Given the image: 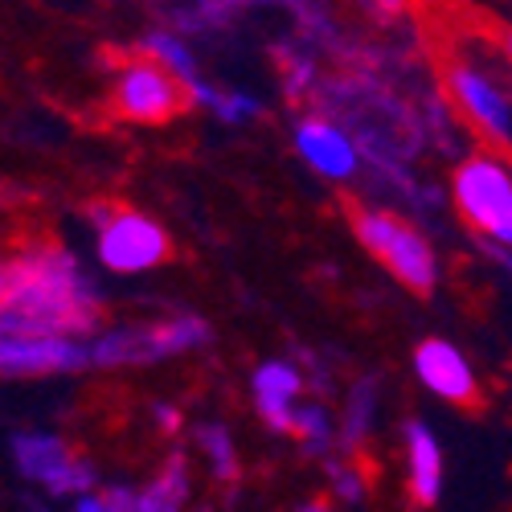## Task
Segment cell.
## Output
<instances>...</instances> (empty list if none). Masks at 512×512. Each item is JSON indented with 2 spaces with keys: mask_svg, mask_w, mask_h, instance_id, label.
Returning <instances> with one entry per match:
<instances>
[{
  "mask_svg": "<svg viewBox=\"0 0 512 512\" xmlns=\"http://www.w3.org/2000/svg\"><path fill=\"white\" fill-rule=\"evenodd\" d=\"M304 512H324V508H304Z\"/></svg>",
  "mask_w": 512,
  "mask_h": 512,
  "instance_id": "e0dca14e",
  "label": "cell"
},
{
  "mask_svg": "<svg viewBox=\"0 0 512 512\" xmlns=\"http://www.w3.org/2000/svg\"><path fill=\"white\" fill-rule=\"evenodd\" d=\"M99 259L119 275H136V271H148L168 259V238L144 213L123 209L99 234Z\"/></svg>",
  "mask_w": 512,
  "mask_h": 512,
  "instance_id": "5b68a950",
  "label": "cell"
},
{
  "mask_svg": "<svg viewBox=\"0 0 512 512\" xmlns=\"http://www.w3.org/2000/svg\"><path fill=\"white\" fill-rule=\"evenodd\" d=\"M353 230L361 238V246L373 259L386 267L394 279H402L410 291L431 295L435 291V254L426 246V238L402 222L398 213H381V209H357L353 213Z\"/></svg>",
  "mask_w": 512,
  "mask_h": 512,
  "instance_id": "7a4b0ae2",
  "label": "cell"
},
{
  "mask_svg": "<svg viewBox=\"0 0 512 512\" xmlns=\"http://www.w3.org/2000/svg\"><path fill=\"white\" fill-rule=\"evenodd\" d=\"M295 390H300V373H295L291 365H283V361H267L259 373H254V402H259L263 418L271 426H279V431L295 426V418H291Z\"/></svg>",
  "mask_w": 512,
  "mask_h": 512,
  "instance_id": "8fae6325",
  "label": "cell"
},
{
  "mask_svg": "<svg viewBox=\"0 0 512 512\" xmlns=\"http://www.w3.org/2000/svg\"><path fill=\"white\" fill-rule=\"evenodd\" d=\"M447 87H451L459 111L484 132V140H492L496 148H512V103L504 99V91L488 74H480L472 66H451Z\"/></svg>",
  "mask_w": 512,
  "mask_h": 512,
  "instance_id": "8992f818",
  "label": "cell"
},
{
  "mask_svg": "<svg viewBox=\"0 0 512 512\" xmlns=\"http://www.w3.org/2000/svg\"><path fill=\"white\" fill-rule=\"evenodd\" d=\"M17 459L25 467V476L33 480H46L50 488H74L70 480L82 476V472H70V459H66V447L58 439H46V435H29L17 443Z\"/></svg>",
  "mask_w": 512,
  "mask_h": 512,
  "instance_id": "7c38bea8",
  "label": "cell"
},
{
  "mask_svg": "<svg viewBox=\"0 0 512 512\" xmlns=\"http://www.w3.org/2000/svg\"><path fill=\"white\" fill-rule=\"evenodd\" d=\"M91 324L82 308V283L62 259V250H50L46 259H25L5 271V332L17 336H54V328Z\"/></svg>",
  "mask_w": 512,
  "mask_h": 512,
  "instance_id": "6da1fadb",
  "label": "cell"
},
{
  "mask_svg": "<svg viewBox=\"0 0 512 512\" xmlns=\"http://www.w3.org/2000/svg\"><path fill=\"white\" fill-rule=\"evenodd\" d=\"M455 205L484 234H500L512 222V177L488 156L463 160L455 173Z\"/></svg>",
  "mask_w": 512,
  "mask_h": 512,
  "instance_id": "277c9868",
  "label": "cell"
},
{
  "mask_svg": "<svg viewBox=\"0 0 512 512\" xmlns=\"http://www.w3.org/2000/svg\"><path fill=\"white\" fill-rule=\"evenodd\" d=\"M78 512H107L99 500H78Z\"/></svg>",
  "mask_w": 512,
  "mask_h": 512,
  "instance_id": "5bb4252c",
  "label": "cell"
},
{
  "mask_svg": "<svg viewBox=\"0 0 512 512\" xmlns=\"http://www.w3.org/2000/svg\"><path fill=\"white\" fill-rule=\"evenodd\" d=\"M406 455H410V492L418 504H435L443 484V451L422 422L406 426Z\"/></svg>",
  "mask_w": 512,
  "mask_h": 512,
  "instance_id": "30bf717a",
  "label": "cell"
},
{
  "mask_svg": "<svg viewBox=\"0 0 512 512\" xmlns=\"http://www.w3.org/2000/svg\"><path fill=\"white\" fill-rule=\"evenodd\" d=\"M414 373L426 381V390L455 406H476V377L467 369L463 353L447 340H422L414 349Z\"/></svg>",
  "mask_w": 512,
  "mask_h": 512,
  "instance_id": "52a82bcc",
  "label": "cell"
},
{
  "mask_svg": "<svg viewBox=\"0 0 512 512\" xmlns=\"http://www.w3.org/2000/svg\"><path fill=\"white\" fill-rule=\"evenodd\" d=\"M295 148H300V156L316 168L320 177H332V181H345L357 168L353 144L340 136L332 123H320V119L300 123V132H295Z\"/></svg>",
  "mask_w": 512,
  "mask_h": 512,
  "instance_id": "9c48e42d",
  "label": "cell"
},
{
  "mask_svg": "<svg viewBox=\"0 0 512 512\" xmlns=\"http://www.w3.org/2000/svg\"><path fill=\"white\" fill-rule=\"evenodd\" d=\"M496 242H504V246H512V222H508V226H504V230L496 234Z\"/></svg>",
  "mask_w": 512,
  "mask_h": 512,
  "instance_id": "9a60e30c",
  "label": "cell"
},
{
  "mask_svg": "<svg viewBox=\"0 0 512 512\" xmlns=\"http://www.w3.org/2000/svg\"><path fill=\"white\" fill-rule=\"evenodd\" d=\"M87 361L78 345L62 336H5V353H0V365H5L9 377H37V373H66L78 369Z\"/></svg>",
  "mask_w": 512,
  "mask_h": 512,
  "instance_id": "ba28073f",
  "label": "cell"
},
{
  "mask_svg": "<svg viewBox=\"0 0 512 512\" xmlns=\"http://www.w3.org/2000/svg\"><path fill=\"white\" fill-rule=\"evenodd\" d=\"M193 87L185 78H177L173 70H164L156 58H132L119 74H115V111L123 119H136V123H168L177 119L189 107Z\"/></svg>",
  "mask_w": 512,
  "mask_h": 512,
  "instance_id": "3957f363",
  "label": "cell"
},
{
  "mask_svg": "<svg viewBox=\"0 0 512 512\" xmlns=\"http://www.w3.org/2000/svg\"><path fill=\"white\" fill-rule=\"evenodd\" d=\"M148 54H152L164 70H173L177 78H185V82H189V74H193V58H189V50L181 46V41L156 33V37H148Z\"/></svg>",
  "mask_w": 512,
  "mask_h": 512,
  "instance_id": "4fadbf2b",
  "label": "cell"
},
{
  "mask_svg": "<svg viewBox=\"0 0 512 512\" xmlns=\"http://www.w3.org/2000/svg\"><path fill=\"white\" fill-rule=\"evenodd\" d=\"M504 54H508V62H512V25L504 29Z\"/></svg>",
  "mask_w": 512,
  "mask_h": 512,
  "instance_id": "2e32d148",
  "label": "cell"
}]
</instances>
